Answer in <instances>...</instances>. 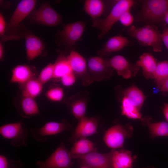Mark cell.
Returning a JSON list of instances; mask_svg holds the SVG:
<instances>
[{
  "label": "cell",
  "instance_id": "1",
  "mask_svg": "<svg viewBox=\"0 0 168 168\" xmlns=\"http://www.w3.org/2000/svg\"><path fill=\"white\" fill-rule=\"evenodd\" d=\"M140 2L141 8L134 17L135 21L166 27L164 18L168 11V0H143Z\"/></svg>",
  "mask_w": 168,
  "mask_h": 168
},
{
  "label": "cell",
  "instance_id": "2",
  "mask_svg": "<svg viewBox=\"0 0 168 168\" xmlns=\"http://www.w3.org/2000/svg\"><path fill=\"white\" fill-rule=\"evenodd\" d=\"M127 31L131 37L136 39L142 45L152 47L154 52H161V33L155 26L146 25L138 27L132 25L128 28Z\"/></svg>",
  "mask_w": 168,
  "mask_h": 168
},
{
  "label": "cell",
  "instance_id": "3",
  "mask_svg": "<svg viewBox=\"0 0 168 168\" xmlns=\"http://www.w3.org/2000/svg\"><path fill=\"white\" fill-rule=\"evenodd\" d=\"M135 3L132 0H119L114 4L109 14L104 19H93L92 27L100 31L98 38L102 39L109 32L112 26L118 21L121 15L130 10Z\"/></svg>",
  "mask_w": 168,
  "mask_h": 168
},
{
  "label": "cell",
  "instance_id": "4",
  "mask_svg": "<svg viewBox=\"0 0 168 168\" xmlns=\"http://www.w3.org/2000/svg\"><path fill=\"white\" fill-rule=\"evenodd\" d=\"M36 2L35 0H22L19 2L7 26L5 35L7 40L19 39V25L30 13Z\"/></svg>",
  "mask_w": 168,
  "mask_h": 168
},
{
  "label": "cell",
  "instance_id": "5",
  "mask_svg": "<svg viewBox=\"0 0 168 168\" xmlns=\"http://www.w3.org/2000/svg\"><path fill=\"white\" fill-rule=\"evenodd\" d=\"M0 135L10 140L12 146H26L28 143V129L23 123L18 122L4 124L0 127Z\"/></svg>",
  "mask_w": 168,
  "mask_h": 168
},
{
  "label": "cell",
  "instance_id": "6",
  "mask_svg": "<svg viewBox=\"0 0 168 168\" xmlns=\"http://www.w3.org/2000/svg\"><path fill=\"white\" fill-rule=\"evenodd\" d=\"M133 132V128L130 124H116L105 131L103 140L105 144L112 149L121 148L125 139L131 138Z\"/></svg>",
  "mask_w": 168,
  "mask_h": 168
},
{
  "label": "cell",
  "instance_id": "7",
  "mask_svg": "<svg viewBox=\"0 0 168 168\" xmlns=\"http://www.w3.org/2000/svg\"><path fill=\"white\" fill-rule=\"evenodd\" d=\"M72 159L62 142L45 160L36 162V168H71Z\"/></svg>",
  "mask_w": 168,
  "mask_h": 168
},
{
  "label": "cell",
  "instance_id": "8",
  "mask_svg": "<svg viewBox=\"0 0 168 168\" xmlns=\"http://www.w3.org/2000/svg\"><path fill=\"white\" fill-rule=\"evenodd\" d=\"M67 57L72 71L84 86H89L94 82L89 72L87 62L82 56L73 50Z\"/></svg>",
  "mask_w": 168,
  "mask_h": 168
},
{
  "label": "cell",
  "instance_id": "9",
  "mask_svg": "<svg viewBox=\"0 0 168 168\" xmlns=\"http://www.w3.org/2000/svg\"><path fill=\"white\" fill-rule=\"evenodd\" d=\"M88 68L94 82H99L110 78L113 69L108 60L100 56H92L88 59Z\"/></svg>",
  "mask_w": 168,
  "mask_h": 168
},
{
  "label": "cell",
  "instance_id": "10",
  "mask_svg": "<svg viewBox=\"0 0 168 168\" xmlns=\"http://www.w3.org/2000/svg\"><path fill=\"white\" fill-rule=\"evenodd\" d=\"M71 125L66 119L60 122H49L39 128H33L31 129L32 137L36 141L44 142L49 136L55 135L66 130H70Z\"/></svg>",
  "mask_w": 168,
  "mask_h": 168
},
{
  "label": "cell",
  "instance_id": "11",
  "mask_svg": "<svg viewBox=\"0 0 168 168\" xmlns=\"http://www.w3.org/2000/svg\"><path fill=\"white\" fill-rule=\"evenodd\" d=\"M30 18L35 23L54 26L61 23L62 16L49 3L45 2L30 15Z\"/></svg>",
  "mask_w": 168,
  "mask_h": 168
},
{
  "label": "cell",
  "instance_id": "12",
  "mask_svg": "<svg viewBox=\"0 0 168 168\" xmlns=\"http://www.w3.org/2000/svg\"><path fill=\"white\" fill-rule=\"evenodd\" d=\"M80 165H84L92 168H114L112 161V151L105 154L98 152L96 148L86 155L79 156Z\"/></svg>",
  "mask_w": 168,
  "mask_h": 168
},
{
  "label": "cell",
  "instance_id": "13",
  "mask_svg": "<svg viewBox=\"0 0 168 168\" xmlns=\"http://www.w3.org/2000/svg\"><path fill=\"white\" fill-rule=\"evenodd\" d=\"M86 24L84 22L77 21L65 25L59 32L60 37L64 44L72 47L81 40Z\"/></svg>",
  "mask_w": 168,
  "mask_h": 168
},
{
  "label": "cell",
  "instance_id": "14",
  "mask_svg": "<svg viewBox=\"0 0 168 168\" xmlns=\"http://www.w3.org/2000/svg\"><path fill=\"white\" fill-rule=\"evenodd\" d=\"M98 120L95 117H84L79 120L72 137L73 141L77 140L98 133Z\"/></svg>",
  "mask_w": 168,
  "mask_h": 168
},
{
  "label": "cell",
  "instance_id": "15",
  "mask_svg": "<svg viewBox=\"0 0 168 168\" xmlns=\"http://www.w3.org/2000/svg\"><path fill=\"white\" fill-rule=\"evenodd\" d=\"M88 93L86 91L78 92L69 98L67 104L74 117L80 119L85 117L89 101Z\"/></svg>",
  "mask_w": 168,
  "mask_h": 168
},
{
  "label": "cell",
  "instance_id": "16",
  "mask_svg": "<svg viewBox=\"0 0 168 168\" xmlns=\"http://www.w3.org/2000/svg\"><path fill=\"white\" fill-rule=\"evenodd\" d=\"M108 61L111 67L115 70L119 75L125 79L130 78L133 72H136L139 68L136 64L133 65L131 64L121 55H115L108 60Z\"/></svg>",
  "mask_w": 168,
  "mask_h": 168
},
{
  "label": "cell",
  "instance_id": "17",
  "mask_svg": "<svg viewBox=\"0 0 168 168\" xmlns=\"http://www.w3.org/2000/svg\"><path fill=\"white\" fill-rule=\"evenodd\" d=\"M131 42L126 37L121 35L110 38L98 51L100 56L108 55L111 53L119 51L129 45Z\"/></svg>",
  "mask_w": 168,
  "mask_h": 168
},
{
  "label": "cell",
  "instance_id": "18",
  "mask_svg": "<svg viewBox=\"0 0 168 168\" xmlns=\"http://www.w3.org/2000/svg\"><path fill=\"white\" fill-rule=\"evenodd\" d=\"M26 56L28 60H32L40 55L44 48L42 41L31 34L25 36Z\"/></svg>",
  "mask_w": 168,
  "mask_h": 168
},
{
  "label": "cell",
  "instance_id": "19",
  "mask_svg": "<svg viewBox=\"0 0 168 168\" xmlns=\"http://www.w3.org/2000/svg\"><path fill=\"white\" fill-rule=\"evenodd\" d=\"M112 161L114 168H133L136 156H132L131 152L125 149H112Z\"/></svg>",
  "mask_w": 168,
  "mask_h": 168
},
{
  "label": "cell",
  "instance_id": "20",
  "mask_svg": "<svg viewBox=\"0 0 168 168\" xmlns=\"http://www.w3.org/2000/svg\"><path fill=\"white\" fill-rule=\"evenodd\" d=\"M10 82L23 85L34 77L35 73L31 68L26 65H18L12 70Z\"/></svg>",
  "mask_w": 168,
  "mask_h": 168
},
{
  "label": "cell",
  "instance_id": "21",
  "mask_svg": "<svg viewBox=\"0 0 168 168\" xmlns=\"http://www.w3.org/2000/svg\"><path fill=\"white\" fill-rule=\"evenodd\" d=\"M157 63L153 56L149 53H144L140 57L136 65L141 67L143 74L147 79H154Z\"/></svg>",
  "mask_w": 168,
  "mask_h": 168
},
{
  "label": "cell",
  "instance_id": "22",
  "mask_svg": "<svg viewBox=\"0 0 168 168\" xmlns=\"http://www.w3.org/2000/svg\"><path fill=\"white\" fill-rule=\"evenodd\" d=\"M20 114L24 118H29L40 114L37 103L34 98L22 97L19 107L17 108Z\"/></svg>",
  "mask_w": 168,
  "mask_h": 168
},
{
  "label": "cell",
  "instance_id": "23",
  "mask_svg": "<svg viewBox=\"0 0 168 168\" xmlns=\"http://www.w3.org/2000/svg\"><path fill=\"white\" fill-rule=\"evenodd\" d=\"M96 149L94 143L86 138L78 140L75 142L70 151L73 159L86 155Z\"/></svg>",
  "mask_w": 168,
  "mask_h": 168
},
{
  "label": "cell",
  "instance_id": "24",
  "mask_svg": "<svg viewBox=\"0 0 168 168\" xmlns=\"http://www.w3.org/2000/svg\"><path fill=\"white\" fill-rule=\"evenodd\" d=\"M105 5L102 0H86L83 9L93 19L99 18L104 13Z\"/></svg>",
  "mask_w": 168,
  "mask_h": 168
},
{
  "label": "cell",
  "instance_id": "25",
  "mask_svg": "<svg viewBox=\"0 0 168 168\" xmlns=\"http://www.w3.org/2000/svg\"><path fill=\"white\" fill-rule=\"evenodd\" d=\"M123 93L124 96L140 111L145 99L142 91L135 86H132L124 90Z\"/></svg>",
  "mask_w": 168,
  "mask_h": 168
},
{
  "label": "cell",
  "instance_id": "26",
  "mask_svg": "<svg viewBox=\"0 0 168 168\" xmlns=\"http://www.w3.org/2000/svg\"><path fill=\"white\" fill-rule=\"evenodd\" d=\"M149 119L142 121L143 124L147 126L150 137L154 138L158 137H168V123L162 121L151 123Z\"/></svg>",
  "mask_w": 168,
  "mask_h": 168
},
{
  "label": "cell",
  "instance_id": "27",
  "mask_svg": "<svg viewBox=\"0 0 168 168\" xmlns=\"http://www.w3.org/2000/svg\"><path fill=\"white\" fill-rule=\"evenodd\" d=\"M43 85L37 79L34 77L22 85V97L35 98L41 93Z\"/></svg>",
  "mask_w": 168,
  "mask_h": 168
},
{
  "label": "cell",
  "instance_id": "28",
  "mask_svg": "<svg viewBox=\"0 0 168 168\" xmlns=\"http://www.w3.org/2000/svg\"><path fill=\"white\" fill-rule=\"evenodd\" d=\"M53 79H60L66 74L72 71L67 57L60 55L54 63Z\"/></svg>",
  "mask_w": 168,
  "mask_h": 168
},
{
  "label": "cell",
  "instance_id": "29",
  "mask_svg": "<svg viewBox=\"0 0 168 168\" xmlns=\"http://www.w3.org/2000/svg\"><path fill=\"white\" fill-rule=\"evenodd\" d=\"M154 79L158 87L161 89L168 79V61H164L157 63Z\"/></svg>",
  "mask_w": 168,
  "mask_h": 168
},
{
  "label": "cell",
  "instance_id": "30",
  "mask_svg": "<svg viewBox=\"0 0 168 168\" xmlns=\"http://www.w3.org/2000/svg\"><path fill=\"white\" fill-rule=\"evenodd\" d=\"M121 113L123 115L133 119H142V116L139 110L125 97L121 101Z\"/></svg>",
  "mask_w": 168,
  "mask_h": 168
},
{
  "label": "cell",
  "instance_id": "31",
  "mask_svg": "<svg viewBox=\"0 0 168 168\" xmlns=\"http://www.w3.org/2000/svg\"><path fill=\"white\" fill-rule=\"evenodd\" d=\"M54 75V64L50 63L42 70L37 79L44 85L51 79H53Z\"/></svg>",
  "mask_w": 168,
  "mask_h": 168
},
{
  "label": "cell",
  "instance_id": "32",
  "mask_svg": "<svg viewBox=\"0 0 168 168\" xmlns=\"http://www.w3.org/2000/svg\"><path fill=\"white\" fill-rule=\"evenodd\" d=\"M46 96L51 101L58 102L61 101L64 96V91L59 86H55L49 88L46 91Z\"/></svg>",
  "mask_w": 168,
  "mask_h": 168
},
{
  "label": "cell",
  "instance_id": "33",
  "mask_svg": "<svg viewBox=\"0 0 168 168\" xmlns=\"http://www.w3.org/2000/svg\"><path fill=\"white\" fill-rule=\"evenodd\" d=\"M134 21V17L131 13L130 10L123 13L120 16L119 21L121 23L126 26H130Z\"/></svg>",
  "mask_w": 168,
  "mask_h": 168
},
{
  "label": "cell",
  "instance_id": "34",
  "mask_svg": "<svg viewBox=\"0 0 168 168\" xmlns=\"http://www.w3.org/2000/svg\"><path fill=\"white\" fill-rule=\"evenodd\" d=\"M77 78L72 71L64 75L60 79L62 84L66 86L73 85L75 83Z\"/></svg>",
  "mask_w": 168,
  "mask_h": 168
},
{
  "label": "cell",
  "instance_id": "35",
  "mask_svg": "<svg viewBox=\"0 0 168 168\" xmlns=\"http://www.w3.org/2000/svg\"><path fill=\"white\" fill-rule=\"evenodd\" d=\"M7 26L4 18L1 13L0 14V35L4 41L7 40L5 35Z\"/></svg>",
  "mask_w": 168,
  "mask_h": 168
},
{
  "label": "cell",
  "instance_id": "36",
  "mask_svg": "<svg viewBox=\"0 0 168 168\" xmlns=\"http://www.w3.org/2000/svg\"><path fill=\"white\" fill-rule=\"evenodd\" d=\"M161 40L168 51V27L163 28V30L161 33Z\"/></svg>",
  "mask_w": 168,
  "mask_h": 168
},
{
  "label": "cell",
  "instance_id": "37",
  "mask_svg": "<svg viewBox=\"0 0 168 168\" xmlns=\"http://www.w3.org/2000/svg\"><path fill=\"white\" fill-rule=\"evenodd\" d=\"M8 168H24V166L21 161H16L12 160L9 161Z\"/></svg>",
  "mask_w": 168,
  "mask_h": 168
},
{
  "label": "cell",
  "instance_id": "38",
  "mask_svg": "<svg viewBox=\"0 0 168 168\" xmlns=\"http://www.w3.org/2000/svg\"><path fill=\"white\" fill-rule=\"evenodd\" d=\"M9 161L6 157L2 155H0V168H8Z\"/></svg>",
  "mask_w": 168,
  "mask_h": 168
},
{
  "label": "cell",
  "instance_id": "39",
  "mask_svg": "<svg viewBox=\"0 0 168 168\" xmlns=\"http://www.w3.org/2000/svg\"><path fill=\"white\" fill-rule=\"evenodd\" d=\"M163 113L166 120L168 122V103H165L164 104Z\"/></svg>",
  "mask_w": 168,
  "mask_h": 168
},
{
  "label": "cell",
  "instance_id": "40",
  "mask_svg": "<svg viewBox=\"0 0 168 168\" xmlns=\"http://www.w3.org/2000/svg\"><path fill=\"white\" fill-rule=\"evenodd\" d=\"M160 90L163 92H168V79L163 84Z\"/></svg>",
  "mask_w": 168,
  "mask_h": 168
},
{
  "label": "cell",
  "instance_id": "41",
  "mask_svg": "<svg viewBox=\"0 0 168 168\" xmlns=\"http://www.w3.org/2000/svg\"><path fill=\"white\" fill-rule=\"evenodd\" d=\"M4 47L2 42L0 43V59L2 61L4 57Z\"/></svg>",
  "mask_w": 168,
  "mask_h": 168
},
{
  "label": "cell",
  "instance_id": "42",
  "mask_svg": "<svg viewBox=\"0 0 168 168\" xmlns=\"http://www.w3.org/2000/svg\"><path fill=\"white\" fill-rule=\"evenodd\" d=\"M164 22L165 24L168 25V11L166 12L164 17Z\"/></svg>",
  "mask_w": 168,
  "mask_h": 168
},
{
  "label": "cell",
  "instance_id": "43",
  "mask_svg": "<svg viewBox=\"0 0 168 168\" xmlns=\"http://www.w3.org/2000/svg\"><path fill=\"white\" fill-rule=\"evenodd\" d=\"M80 168H92V167H90L88 166L84 165H80Z\"/></svg>",
  "mask_w": 168,
  "mask_h": 168
},
{
  "label": "cell",
  "instance_id": "44",
  "mask_svg": "<svg viewBox=\"0 0 168 168\" xmlns=\"http://www.w3.org/2000/svg\"><path fill=\"white\" fill-rule=\"evenodd\" d=\"M142 168H156L152 166H148L147 167H143Z\"/></svg>",
  "mask_w": 168,
  "mask_h": 168
}]
</instances>
